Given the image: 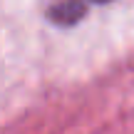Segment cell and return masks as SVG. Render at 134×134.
Masks as SVG:
<instances>
[{
	"label": "cell",
	"instance_id": "obj_1",
	"mask_svg": "<svg viewBox=\"0 0 134 134\" xmlns=\"http://www.w3.org/2000/svg\"><path fill=\"white\" fill-rule=\"evenodd\" d=\"M94 3H104V0H94Z\"/></svg>",
	"mask_w": 134,
	"mask_h": 134
}]
</instances>
